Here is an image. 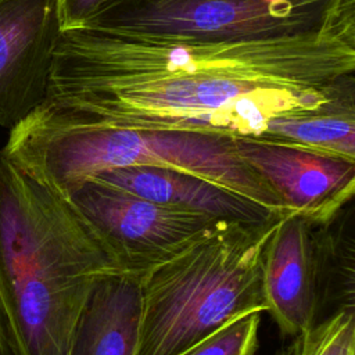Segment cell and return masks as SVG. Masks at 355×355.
Segmentation results:
<instances>
[{"instance_id": "6da1fadb", "label": "cell", "mask_w": 355, "mask_h": 355, "mask_svg": "<svg viewBox=\"0 0 355 355\" xmlns=\"http://www.w3.org/2000/svg\"><path fill=\"white\" fill-rule=\"evenodd\" d=\"M355 108V29L222 40L79 26L60 31L46 132L182 130L259 139L276 118Z\"/></svg>"}, {"instance_id": "7a4b0ae2", "label": "cell", "mask_w": 355, "mask_h": 355, "mask_svg": "<svg viewBox=\"0 0 355 355\" xmlns=\"http://www.w3.org/2000/svg\"><path fill=\"white\" fill-rule=\"evenodd\" d=\"M118 272L61 190L0 157V318L10 355H64L103 275Z\"/></svg>"}, {"instance_id": "3957f363", "label": "cell", "mask_w": 355, "mask_h": 355, "mask_svg": "<svg viewBox=\"0 0 355 355\" xmlns=\"http://www.w3.org/2000/svg\"><path fill=\"white\" fill-rule=\"evenodd\" d=\"M286 215L227 222L148 272L136 355H179L234 319L266 312L262 257Z\"/></svg>"}, {"instance_id": "277c9868", "label": "cell", "mask_w": 355, "mask_h": 355, "mask_svg": "<svg viewBox=\"0 0 355 355\" xmlns=\"http://www.w3.org/2000/svg\"><path fill=\"white\" fill-rule=\"evenodd\" d=\"M234 140L182 130L46 132L19 122L10 129L0 157L62 193L104 171L150 166L196 175L272 211L290 214L243 161Z\"/></svg>"}, {"instance_id": "5b68a950", "label": "cell", "mask_w": 355, "mask_h": 355, "mask_svg": "<svg viewBox=\"0 0 355 355\" xmlns=\"http://www.w3.org/2000/svg\"><path fill=\"white\" fill-rule=\"evenodd\" d=\"M222 40L355 29V0H108L85 25Z\"/></svg>"}, {"instance_id": "8992f818", "label": "cell", "mask_w": 355, "mask_h": 355, "mask_svg": "<svg viewBox=\"0 0 355 355\" xmlns=\"http://www.w3.org/2000/svg\"><path fill=\"white\" fill-rule=\"evenodd\" d=\"M121 273L144 277L229 220L161 205L97 179L65 193Z\"/></svg>"}, {"instance_id": "52a82bcc", "label": "cell", "mask_w": 355, "mask_h": 355, "mask_svg": "<svg viewBox=\"0 0 355 355\" xmlns=\"http://www.w3.org/2000/svg\"><path fill=\"white\" fill-rule=\"evenodd\" d=\"M234 144L290 214L323 225L354 198V159L265 139H236Z\"/></svg>"}, {"instance_id": "ba28073f", "label": "cell", "mask_w": 355, "mask_h": 355, "mask_svg": "<svg viewBox=\"0 0 355 355\" xmlns=\"http://www.w3.org/2000/svg\"><path fill=\"white\" fill-rule=\"evenodd\" d=\"M58 33L55 0H0V126L14 128L44 100Z\"/></svg>"}, {"instance_id": "9c48e42d", "label": "cell", "mask_w": 355, "mask_h": 355, "mask_svg": "<svg viewBox=\"0 0 355 355\" xmlns=\"http://www.w3.org/2000/svg\"><path fill=\"white\" fill-rule=\"evenodd\" d=\"M318 225L297 215L283 216L262 257L266 312L283 336L298 337L319 322Z\"/></svg>"}, {"instance_id": "30bf717a", "label": "cell", "mask_w": 355, "mask_h": 355, "mask_svg": "<svg viewBox=\"0 0 355 355\" xmlns=\"http://www.w3.org/2000/svg\"><path fill=\"white\" fill-rule=\"evenodd\" d=\"M92 179L161 205L200 212L229 222L259 223L286 215L207 179L173 169L130 166L104 171Z\"/></svg>"}, {"instance_id": "8fae6325", "label": "cell", "mask_w": 355, "mask_h": 355, "mask_svg": "<svg viewBox=\"0 0 355 355\" xmlns=\"http://www.w3.org/2000/svg\"><path fill=\"white\" fill-rule=\"evenodd\" d=\"M140 319L141 277L103 275L76 318L64 355H136Z\"/></svg>"}, {"instance_id": "7c38bea8", "label": "cell", "mask_w": 355, "mask_h": 355, "mask_svg": "<svg viewBox=\"0 0 355 355\" xmlns=\"http://www.w3.org/2000/svg\"><path fill=\"white\" fill-rule=\"evenodd\" d=\"M259 139L301 146L355 161V108L272 119Z\"/></svg>"}, {"instance_id": "4fadbf2b", "label": "cell", "mask_w": 355, "mask_h": 355, "mask_svg": "<svg viewBox=\"0 0 355 355\" xmlns=\"http://www.w3.org/2000/svg\"><path fill=\"white\" fill-rule=\"evenodd\" d=\"M295 355H355V309H343L295 337Z\"/></svg>"}, {"instance_id": "5bb4252c", "label": "cell", "mask_w": 355, "mask_h": 355, "mask_svg": "<svg viewBox=\"0 0 355 355\" xmlns=\"http://www.w3.org/2000/svg\"><path fill=\"white\" fill-rule=\"evenodd\" d=\"M261 313L234 319L179 355H254L258 347Z\"/></svg>"}, {"instance_id": "9a60e30c", "label": "cell", "mask_w": 355, "mask_h": 355, "mask_svg": "<svg viewBox=\"0 0 355 355\" xmlns=\"http://www.w3.org/2000/svg\"><path fill=\"white\" fill-rule=\"evenodd\" d=\"M60 31L85 25L108 0H55Z\"/></svg>"}, {"instance_id": "2e32d148", "label": "cell", "mask_w": 355, "mask_h": 355, "mask_svg": "<svg viewBox=\"0 0 355 355\" xmlns=\"http://www.w3.org/2000/svg\"><path fill=\"white\" fill-rule=\"evenodd\" d=\"M0 355H10L8 348H7V343H6V334H4L1 318H0Z\"/></svg>"}, {"instance_id": "e0dca14e", "label": "cell", "mask_w": 355, "mask_h": 355, "mask_svg": "<svg viewBox=\"0 0 355 355\" xmlns=\"http://www.w3.org/2000/svg\"><path fill=\"white\" fill-rule=\"evenodd\" d=\"M273 355H295V341H293L290 345L283 347L282 349H279L276 354Z\"/></svg>"}]
</instances>
